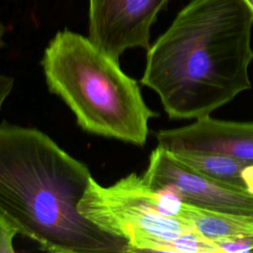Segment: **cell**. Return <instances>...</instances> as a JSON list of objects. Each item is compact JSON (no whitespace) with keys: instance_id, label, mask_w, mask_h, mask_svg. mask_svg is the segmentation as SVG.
<instances>
[{"instance_id":"1","label":"cell","mask_w":253,"mask_h":253,"mask_svg":"<svg viewBox=\"0 0 253 253\" xmlns=\"http://www.w3.org/2000/svg\"><path fill=\"white\" fill-rule=\"evenodd\" d=\"M252 28L244 0H191L147 49L140 83L170 119L211 116L251 88Z\"/></svg>"},{"instance_id":"2","label":"cell","mask_w":253,"mask_h":253,"mask_svg":"<svg viewBox=\"0 0 253 253\" xmlns=\"http://www.w3.org/2000/svg\"><path fill=\"white\" fill-rule=\"evenodd\" d=\"M91 178L85 163L42 130L0 124V216L42 250L129 252L125 238L80 213Z\"/></svg>"},{"instance_id":"3","label":"cell","mask_w":253,"mask_h":253,"mask_svg":"<svg viewBox=\"0 0 253 253\" xmlns=\"http://www.w3.org/2000/svg\"><path fill=\"white\" fill-rule=\"evenodd\" d=\"M45 82L86 132L137 146L146 142L149 120L137 81L89 38L67 29L48 42L41 61Z\"/></svg>"},{"instance_id":"4","label":"cell","mask_w":253,"mask_h":253,"mask_svg":"<svg viewBox=\"0 0 253 253\" xmlns=\"http://www.w3.org/2000/svg\"><path fill=\"white\" fill-rule=\"evenodd\" d=\"M78 210L101 229L125 238L129 252L172 253V242L193 229L186 221L162 213L158 191L135 173L108 187L92 177Z\"/></svg>"},{"instance_id":"5","label":"cell","mask_w":253,"mask_h":253,"mask_svg":"<svg viewBox=\"0 0 253 253\" xmlns=\"http://www.w3.org/2000/svg\"><path fill=\"white\" fill-rule=\"evenodd\" d=\"M141 177L151 188L170 189L186 203L219 211L253 214V194L195 170L160 145L151 151Z\"/></svg>"},{"instance_id":"6","label":"cell","mask_w":253,"mask_h":253,"mask_svg":"<svg viewBox=\"0 0 253 253\" xmlns=\"http://www.w3.org/2000/svg\"><path fill=\"white\" fill-rule=\"evenodd\" d=\"M169 0H89V40L114 58L150 46V30Z\"/></svg>"},{"instance_id":"7","label":"cell","mask_w":253,"mask_h":253,"mask_svg":"<svg viewBox=\"0 0 253 253\" xmlns=\"http://www.w3.org/2000/svg\"><path fill=\"white\" fill-rule=\"evenodd\" d=\"M157 145L172 152L219 153L253 164V121L234 122L211 118L156 132Z\"/></svg>"},{"instance_id":"8","label":"cell","mask_w":253,"mask_h":253,"mask_svg":"<svg viewBox=\"0 0 253 253\" xmlns=\"http://www.w3.org/2000/svg\"><path fill=\"white\" fill-rule=\"evenodd\" d=\"M179 218L215 244L253 238V214L219 211L184 202Z\"/></svg>"},{"instance_id":"9","label":"cell","mask_w":253,"mask_h":253,"mask_svg":"<svg viewBox=\"0 0 253 253\" xmlns=\"http://www.w3.org/2000/svg\"><path fill=\"white\" fill-rule=\"evenodd\" d=\"M195 170L245 193L253 194V164L211 152H173Z\"/></svg>"},{"instance_id":"10","label":"cell","mask_w":253,"mask_h":253,"mask_svg":"<svg viewBox=\"0 0 253 253\" xmlns=\"http://www.w3.org/2000/svg\"><path fill=\"white\" fill-rule=\"evenodd\" d=\"M17 231L0 216V253H13V240Z\"/></svg>"},{"instance_id":"11","label":"cell","mask_w":253,"mask_h":253,"mask_svg":"<svg viewBox=\"0 0 253 253\" xmlns=\"http://www.w3.org/2000/svg\"><path fill=\"white\" fill-rule=\"evenodd\" d=\"M13 87H14V78L9 75L0 74V112L6 99L10 96L13 90Z\"/></svg>"},{"instance_id":"12","label":"cell","mask_w":253,"mask_h":253,"mask_svg":"<svg viewBox=\"0 0 253 253\" xmlns=\"http://www.w3.org/2000/svg\"><path fill=\"white\" fill-rule=\"evenodd\" d=\"M5 26L4 24L0 21V49L4 47L5 45V41H4V36H5Z\"/></svg>"},{"instance_id":"13","label":"cell","mask_w":253,"mask_h":253,"mask_svg":"<svg viewBox=\"0 0 253 253\" xmlns=\"http://www.w3.org/2000/svg\"><path fill=\"white\" fill-rule=\"evenodd\" d=\"M246 2V4L249 6V8L251 9L252 13H253V0H244Z\"/></svg>"}]
</instances>
